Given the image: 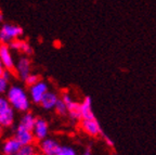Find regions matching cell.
Wrapping results in <instances>:
<instances>
[{
	"mask_svg": "<svg viewBox=\"0 0 156 155\" xmlns=\"http://www.w3.org/2000/svg\"><path fill=\"white\" fill-rule=\"evenodd\" d=\"M7 99L11 106L19 112H27L30 106V98L20 86H11L8 89Z\"/></svg>",
	"mask_w": 156,
	"mask_h": 155,
	"instance_id": "cell-1",
	"label": "cell"
},
{
	"mask_svg": "<svg viewBox=\"0 0 156 155\" xmlns=\"http://www.w3.org/2000/svg\"><path fill=\"white\" fill-rule=\"evenodd\" d=\"M14 123V109L7 98L0 96V125L3 127L12 126Z\"/></svg>",
	"mask_w": 156,
	"mask_h": 155,
	"instance_id": "cell-2",
	"label": "cell"
},
{
	"mask_svg": "<svg viewBox=\"0 0 156 155\" xmlns=\"http://www.w3.org/2000/svg\"><path fill=\"white\" fill-rule=\"evenodd\" d=\"M23 35V28L19 25L5 24L0 28V41L1 44L9 45L11 41L19 39Z\"/></svg>",
	"mask_w": 156,
	"mask_h": 155,
	"instance_id": "cell-3",
	"label": "cell"
},
{
	"mask_svg": "<svg viewBox=\"0 0 156 155\" xmlns=\"http://www.w3.org/2000/svg\"><path fill=\"white\" fill-rule=\"evenodd\" d=\"M65 104L67 105L68 109V115L74 121H79L81 119V103H78V102L74 101L72 99V97L68 95L67 92H65L61 98Z\"/></svg>",
	"mask_w": 156,
	"mask_h": 155,
	"instance_id": "cell-4",
	"label": "cell"
},
{
	"mask_svg": "<svg viewBox=\"0 0 156 155\" xmlns=\"http://www.w3.org/2000/svg\"><path fill=\"white\" fill-rule=\"evenodd\" d=\"M80 128L85 133L91 137L102 136L103 131L101 128L100 124L97 121V118L93 119H81L80 121Z\"/></svg>",
	"mask_w": 156,
	"mask_h": 155,
	"instance_id": "cell-5",
	"label": "cell"
},
{
	"mask_svg": "<svg viewBox=\"0 0 156 155\" xmlns=\"http://www.w3.org/2000/svg\"><path fill=\"white\" fill-rule=\"evenodd\" d=\"M48 85L47 82L40 80L39 82H37L36 85L29 87V98L34 103L36 104H40L41 103L42 98L44 97L47 92H48Z\"/></svg>",
	"mask_w": 156,
	"mask_h": 155,
	"instance_id": "cell-6",
	"label": "cell"
},
{
	"mask_svg": "<svg viewBox=\"0 0 156 155\" xmlns=\"http://www.w3.org/2000/svg\"><path fill=\"white\" fill-rule=\"evenodd\" d=\"M39 150L41 155H58L61 150V146L54 139L46 138L39 142Z\"/></svg>",
	"mask_w": 156,
	"mask_h": 155,
	"instance_id": "cell-7",
	"label": "cell"
},
{
	"mask_svg": "<svg viewBox=\"0 0 156 155\" xmlns=\"http://www.w3.org/2000/svg\"><path fill=\"white\" fill-rule=\"evenodd\" d=\"M0 61L2 62L3 66L7 70H9V72L15 70L16 64L14 63V59L11 53V49H10L9 45H0Z\"/></svg>",
	"mask_w": 156,
	"mask_h": 155,
	"instance_id": "cell-8",
	"label": "cell"
},
{
	"mask_svg": "<svg viewBox=\"0 0 156 155\" xmlns=\"http://www.w3.org/2000/svg\"><path fill=\"white\" fill-rule=\"evenodd\" d=\"M14 138L21 146H29L34 142V133L32 130H28L26 128H23L21 126H17L16 130L14 132Z\"/></svg>",
	"mask_w": 156,
	"mask_h": 155,
	"instance_id": "cell-9",
	"label": "cell"
},
{
	"mask_svg": "<svg viewBox=\"0 0 156 155\" xmlns=\"http://www.w3.org/2000/svg\"><path fill=\"white\" fill-rule=\"evenodd\" d=\"M33 133L36 140H38L39 142L48 137L49 133V126L48 123L44 121V118H37L36 123H35L34 129H33Z\"/></svg>",
	"mask_w": 156,
	"mask_h": 155,
	"instance_id": "cell-10",
	"label": "cell"
},
{
	"mask_svg": "<svg viewBox=\"0 0 156 155\" xmlns=\"http://www.w3.org/2000/svg\"><path fill=\"white\" fill-rule=\"evenodd\" d=\"M15 74L21 79L25 80L30 75V61L26 56H21L15 65Z\"/></svg>",
	"mask_w": 156,
	"mask_h": 155,
	"instance_id": "cell-11",
	"label": "cell"
},
{
	"mask_svg": "<svg viewBox=\"0 0 156 155\" xmlns=\"http://www.w3.org/2000/svg\"><path fill=\"white\" fill-rule=\"evenodd\" d=\"M93 118H95V116L92 111V100H91L90 97H86L83 101L81 102V119Z\"/></svg>",
	"mask_w": 156,
	"mask_h": 155,
	"instance_id": "cell-12",
	"label": "cell"
},
{
	"mask_svg": "<svg viewBox=\"0 0 156 155\" xmlns=\"http://www.w3.org/2000/svg\"><path fill=\"white\" fill-rule=\"evenodd\" d=\"M9 47L11 50L15 51H21L25 54H32L33 49L30 45L25 40H21V39H15V40L11 41L9 44Z\"/></svg>",
	"mask_w": 156,
	"mask_h": 155,
	"instance_id": "cell-13",
	"label": "cell"
},
{
	"mask_svg": "<svg viewBox=\"0 0 156 155\" xmlns=\"http://www.w3.org/2000/svg\"><path fill=\"white\" fill-rule=\"evenodd\" d=\"M21 146H21V144L17 142L16 139L13 137V138H10L5 141L3 146H2V152L5 155H14L15 153L20 150Z\"/></svg>",
	"mask_w": 156,
	"mask_h": 155,
	"instance_id": "cell-14",
	"label": "cell"
},
{
	"mask_svg": "<svg viewBox=\"0 0 156 155\" xmlns=\"http://www.w3.org/2000/svg\"><path fill=\"white\" fill-rule=\"evenodd\" d=\"M58 99H60V98L58 97L56 93L48 91L46 95H44V97L42 98L41 103H40V104H41V106L44 107V110H52V109L55 107Z\"/></svg>",
	"mask_w": 156,
	"mask_h": 155,
	"instance_id": "cell-15",
	"label": "cell"
},
{
	"mask_svg": "<svg viewBox=\"0 0 156 155\" xmlns=\"http://www.w3.org/2000/svg\"><path fill=\"white\" fill-rule=\"evenodd\" d=\"M36 119L37 118L32 114V113H25V114L22 116V118H21V121H20L19 126L33 131L34 126H35V123H36Z\"/></svg>",
	"mask_w": 156,
	"mask_h": 155,
	"instance_id": "cell-16",
	"label": "cell"
},
{
	"mask_svg": "<svg viewBox=\"0 0 156 155\" xmlns=\"http://www.w3.org/2000/svg\"><path fill=\"white\" fill-rule=\"evenodd\" d=\"M54 110H55L56 114L60 115V116H65V115H68L67 105L65 104V102H64L62 99H58V103H56Z\"/></svg>",
	"mask_w": 156,
	"mask_h": 155,
	"instance_id": "cell-17",
	"label": "cell"
},
{
	"mask_svg": "<svg viewBox=\"0 0 156 155\" xmlns=\"http://www.w3.org/2000/svg\"><path fill=\"white\" fill-rule=\"evenodd\" d=\"M36 148L33 144L29 146H22L20 150L14 155H36Z\"/></svg>",
	"mask_w": 156,
	"mask_h": 155,
	"instance_id": "cell-18",
	"label": "cell"
},
{
	"mask_svg": "<svg viewBox=\"0 0 156 155\" xmlns=\"http://www.w3.org/2000/svg\"><path fill=\"white\" fill-rule=\"evenodd\" d=\"M39 81H40V78H39V76L36 75V74H30V75L25 79V84H26L27 86H29V87L36 85L37 82H39Z\"/></svg>",
	"mask_w": 156,
	"mask_h": 155,
	"instance_id": "cell-19",
	"label": "cell"
},
{
	"mask_svg": "<svg viewBox=\"0 0 156 155\" xmlns=\"http://www.w3.org/2000/svg\"><path fill=\"white\" fill-rule=\"evenodd\" d=\"M58 155H77V154H76V151L74 150L73 148L64 146H61V150H60Z\"/></svg>",
	"mask_w": 156,
	"mask_h": 155,
	"instance_id": "cell-20",
	"label": "cell"
},
{
	"mask_svg": "<svg viewBox=\"0 0 156 155\" xmlns=\"http://www.w3.org/2000/svg\"><path fill=\"white\" fill-rule=\"evenodd\" d=\"M8 84H9V81L7 79H5L3 77H0V95L8 91V86H9Z\"/></svg>",
	"mask_w": 156,
	"mask_h": 155,
	"instance_id": "cell-21",
	"label": "cell"
},
{
	"mask_svg": "<svg viewBox=\"0 0 156 155\" xmlns=\"http://www.w3.org/2000/svg\"><path fill=\"white\" fill-rule=\"evenodd\" d=\"M102 137H103V139H104L105 143H106L107 146H111V148H114V141H113L112 139L110 138V137L106 136V135H104V133L102 135Z\"/></svg>",
	"mask_w": 156,
	"mask_h": 155,
	"instance_id": "cell-22",
	"label": "cell"
},
{
	"mask_svg": "<svg viewBox=\"0 0 156 155\" xmlns=\"http://www.w3.org/2000/svg\"><path fill=\"white\" fill-rule=\"evenodd\" d=\"M11 73H12V72H9V70H5V74H3L2 77L5 78V79H7L8 81H9V80L11 79V76H12V74H11Z\"/></svg>",
	"mask_w": 156,
	"mask_h": 155,
	"instance_id": "cell-23",
	"label": "cell"
},
{
	"mask_svg": "<svg viewBox=\"0 0 156 155\" xmlns=\"http://www.w3.org/2000/svg\"><path fill=\"white\" fill-rule=\"evenodd\" d=\"M5 66H3L2 62L0 61V77H2L3 74H5Z\"/></svg>",
	"mask_w": 156,
	"mask_h": 155,
	"instance_id": "cell-24",
	"label": "cell"
},
{
	"mask_svg": "<svg viewBox=\"0 0 156 155\" xmlns=\"http://www.w3.org/2000/svg\"><path fill=\"white\" fill-rule=\"evenodd\" d=\"M83 155H92V154H91V151H90V149H87V150H86L85 152L83 153Z\"/></svg>",
	"mask_w": 156,
	"mask_h": 155,
	"instance_id": "cell-25",
	"label": "cell"
},
{
	"mask_svg": "<svg viewBox=\"0 0 156 155\" xmlns=\"http://www.w3.org/2000/svg\"><path fill=\"white\" fill-rule=\"evenodd\" d=\"M3 128H5V127L2 126V125H0V136H1V135H2V131H3Z\"/></svg>",
	"mask_w": 156,
	"mask_h": 155,
	"instance_id": "cell-26",
	"label": "cell"
},
{
	"mask_svg": "<svg viewBox=\"0 0 156 155\" xmlns=\"http://www.w3.org/2000/svg\"><path fill=\"white\" fill-rule=\"evenodd\" d=\"M3 21V15H2V13H0V23L2 22Z\"/></svg>",
	"mask_w": 156,
	"mask_h": 155,
	"instance_id": "cell-27",
	"label": "cell"
},
{
	"mask_svg": "<svg viewBox=\"0 0 156 155\" xmlns=\"http://www.w3.org/2000/svg\"><path fill=\"white\" fill-rule=\"evenodd\" d=\"M36 155H41V154H36Z\"/></svg>",
	"mask_w": 156,
	"mask_h": 155,
	"instance_id": "cell-28",
	"label": "cell"
},
{
	"mask_svg": "<svg viewBox=\"0 0 156 155\" xmlns=\"http://www.w3.org/2000/svg\"><path fill=\"white\" fill-rule=\"evenodd\" d=\"M0 13H1V11H0Z\"/></svg>",
	"mask_w": 156,
	"mask_h": 155,
	"instance_id": "cell-29",
	"label": "cell"
}]
</instances>
